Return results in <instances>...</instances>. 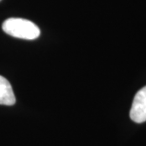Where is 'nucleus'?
<instances>
[{"mask_svg":"<svg viewBox=\"0 0 146 146\" xmlns=\"http://www.w3.org/2000/svg\"><path fill=\"white\" fill-rule=\"evenodd\" d=\"M2 28L7 34L25 40H34L41 33L34 23L22 18H9L3 23Z\"/></svg>","mask_w":146,"mask_h":146,"instance_id":"obj_1","label":"nucleus"},{"mask_svg":"<svg viewBox=\"0 0 146 146\" xmlns=\"http://www.w3.org/2000/svg\"><path fill=\"white\" fill-rule=\"evenodd\" d=\"M130 118L137 123L146 122V86L136 93L131 108Z\"/></svg>","mask_w":146,"mask_h":146,"instance_id":"obj_2","label":"nucleus"},{"mask_svg":"<svg viewBox=\"0 0 146 146\" xmlns=\"http://www.w3.org/2000/svg\"><path fill=\"white\" fill-rule=\"evenodd\" d=\"M16 103V97L9 81L0 76V105L12 106Z\"/></svg>","mask_w":146,"mask_h":146,"instance_id":"obj_3","label":"nucleus"},{"mask_svg":"<svg viewBox=\"0 0 146 146\" xmlns=\"http://www.w3.org/2000/svg\"><path fill=\"white\" fill-rule=\"evenodd\" d=\"M0 1H1V0H0Z\"/></svg>","mask_w":146,"mask_h":146,"instance_id":"obj_4","label":"nucleus"}]
</instances>
